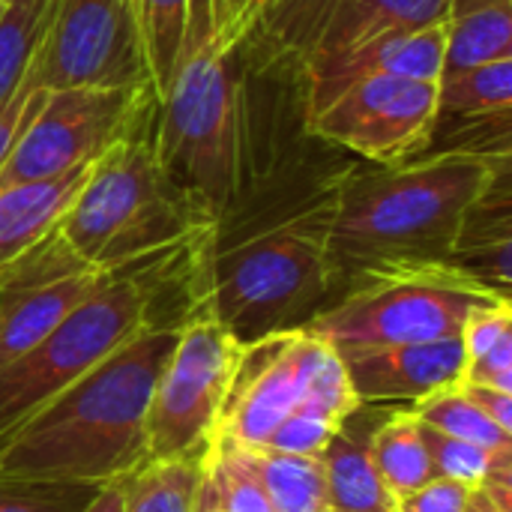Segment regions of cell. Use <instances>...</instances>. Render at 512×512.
<instances>
[{
  "label": "cell",
  "instance_id": "6da1fadb",
  "mask_svg": "<svg viewBox=\"0 0 512 512\" xmlns=\"http://www.w3.org/2000/svg\"><path fill=\"white\" fill-rule=\"evenodd\" d=\"M177 330L147 327L0 444V480L96 483L147 465L144 417Z\"/></svg>",
  "mask_w": 512,
  "mask_h": 512
},
{
  "label": "cell",
  "instance_id": "7a4b0ae2",
  "mask_svg": "<svg viewBox=\"0 0 512 512\" xmlns=\"http://www.w3.org/2000/svg\"><path fill=\"white\" fill-rule=\"evenodd\" d=\"M512 159L423 153L399 165H348L330 198L327 255L339 285L369 267L450 261L468 207Z\"/></svg>",
  "mask_w": 512,
  "mask_h": 512
},
{
  "label": "cell",
  "instance_id": "3957f363",
  "mask_svg": "<svg viewBox=\"0 0 512 512\" xmlns=\"http://www.w3.org/2000/svg\"><path fill=\"white\" fill-rule=\"evenodd\" d=\"M153 114L90 165L57 228L63 246L87 267L126 270L216 231V216L162 168Z\"/></svg>",
  "mask_w": 512,
  "mask_h": 512
},
{
  "label": "cell",
  "instance_id": "277c9868",
  "mask_svg": "<svg viewBox=\"0 0 512 512\" xmlns=\"http://www.w3.org/2000/svg\"><path fill=\"white\" fill-rule=\"evenodd\" d=\"M327 216L330 201L213 252L204 315L240 345L309 327L336 297Z\"/></svg>",
  "mask_w": 512,
  "mask_h": 512
},
{
  "label": "cell",
  "instance_id": "5b68a950",
  "mask_svg": "<svg viewBox=\"0 0 512 512\" xmlns=\"http://www.w3.org/2000/svg\"><path fill=\"white\" fill-rule=\"evenodd\" d=\"M153 147L162 168L216 222L231 207L246 159V75L240 48H189L171 87L156 99Z\"/></svg>",
  "mask_w": 512,
  "mask_h": 512
},
{
  "label": "cell",
  "instance_id": "8992f818",
  "mask_svg": "<svg viewBox=\"0 0 512 512\" xmlns=\"http://www.w3.org/2000/svg\"><path fill=\"white\" fill-rule=\"evenodd\" d=\"M498 300L450 261H399L348 276L309 330L339 354L462 336L468 318Z\"/></svg>",
  "mask_w": 512,
  "mask_h": 512
},
{
  "label": "cell",
  "instance_id": "52a82bcc",
  "mask_svg": "<svg viewBox=\"0 0 512 512\" xmlns=\"http://www.w3.org/2000/svg\"><path fill=\"white\" fill-rule=\"evenodd\" d=\"M147 327H153V291L144 267L114 270L39 345L0 369V444Z\"/></svg>",
  "mask_w": 512,
  "mask_h": 512
},
{
  "label": "cell",
  "instance_id": "ba28073f",
  "mask_svg": "<svg viewBox=\"0 0 512 512\" xmlns=\"http://www.w3.org/2000/svg\"><path fill=\"white\" fill-rule=\"evenodd\" d=\"M246 345L207 315L189 318L153 387L144 417L147 462L204 453L219 429Z\"/></svg>",
  "mask_w": 512,
  "mask_h": 512
},
{
  "label": "cell",
  "instance_id": "9c48e42d",
  "mask_svg": "<svg viewBox=\"0 0 512 512\" xmlns=\"http://www.w3.org/2000/svg\"><path fill=\"white\" fill-rule=\"evenodd\" d=\"M150 87H66L45 90L39 111L0 168V189L33 183L93 165L132 135L150 114Z\"/></svg>",
  "mask_w": 512,
  "mask_h": 512
},
{
  "label": "cell",
  "instance_id": "30bf717a",
  "mask_svg": "<svg viewBox=\"0 0 512 512\" xmlns=\"http://www.w3.org/2000/svg\"><path fill=\"white\" fill-rule=\"evenodd\" d=\"M450 0H276L261 27L240 48L258 75L288 72L318 57L351 48L387 30L447 21Z\"/></svg>",
  "mask_w": 512,
  "mask_h": 512
},
{
  "label": "cell",
  "instance_id": "8fae6325",
  "mask_svg": "<svg viewBox=\"0 0 512 512\" xmlns=\"http://www.w3.org/2000/svg\"><path fill=\"white\" fill-rule=\"evenodd\" d=\"M438 120V84L372 75L303 120V129L369 165H399L429 150Z\"/></svg>",
  "mask_w": 512,
  "mask_h": 512
},
{
  "label": "cell",
  "instance_id": "7c38bea8",
  "mask_svg": "<svg viewBox=\"0 0 512 512\" xmlns=\"http://www.w3.org/2000/svg\"><path fill=\"white\" fill-rule=\"evenodd\" d=\"M33 75L45 90L150 87L129 0H57Z\"/></svg>",
  "mask_w": 512,
  "mask_h": 512
},
{
  "label": "cell",
  "instance_id": "4fadbf2b",
  "mask_svg": "<svg viewBox=\"0 0 512 512\" xmlns=\"http://www.w3.org/2000/svg\"><path fill=\"white\" fill-rule=\"evenodd\" d=\"M327 348L330 342L309 327L246 345L216 435L246 450H264L270 435L303 405Z\"/></svg>",
  "mask_w": 512,
  "mask_h": 512
},
{
  "label": "cell",
  "instance_id": "5bb4252c",
  "mask_svg": "<svg viewBox=\"0 0 512 512\" xmlns=\"http://www.w3.org/2000/svg\"><path fill=\"white\" fill-rule=\"evenodd\" d=\"M111 273L81 264L54 234L0 288V369L39 345Z\"/></svg>",
  "mask_w": 512,
  "mask_h": 512
},
{
  "label": "cell",
  "instance_id": "9a60e30c",
  "mask_svg": "<svg viewBox=\"0 0 512 512\" xmlns=\"http://www.w3.org/2000/svg\"><path fill=\"white\" fill-rule=\"evenodd\" d=\"M447 57V27L444 21L411 27V30H387L351 48L318 54L297 69V87L303 99V120L339 96L345 87L372 78V75H396L438 84L444 78Z\"/></svg>",
  "mask_w": 512,
  "mask_h": 512
},
{
  "label": "cell",
  "instance_id": "2e32d148",
  "mask_svg": "<svg viewBox=\"0 0 512 512\" xmlns=\"http://www.w3.org/2000/svg\"><path fill=\"white\" fill-rule=\"evenodd\" d=\"M339 357L363 405H417L453 387L465 372V348L459 336L417 345L372 348Z\"/></svg>",
  "mask_w": 512,
  "mask_h": 512
},
{
  "label": "cell",
  "instance_id": "e0dca14e",
  "mask_svg": "<svg viewBox=\"0 0 512 512\" xmlns=\"http://www.w3.org/2000/svg\"><path fill=\"white\" fill-rule=\"evenodd\" d=\"M87 171L90 165L51 180L12 183L0 189V288L42 243L57 234Z\"/></svg>",
  "mask_w": 512,
  "mask_h": 512
},
{
  "label": "cell",
  "instance_id": "ac0fdd59",
  "mask_svg": "<svg viewBox=\"0 0 512 512\" xmlns=\"http://www.w3.org/2000/svg\"><path fill=\"white\" fill-rule=\"evenodd\" d=\"M450 264L480 279L501 297L512 288V168H504L489 189L468 207Z\"/></svg>",
  "mask_w": 512,
  "mask_h": 512
},
{
  "label": "cell",
  "instance_id": "d6986e66",
  "mask_svg": "<svg viewBox=\"0 0 512 512\" xmlns=\"http://www.w3.org/2000/svg\"><path fill=\"white\" fill-rule=\"evenodd\" d=\"M369 435V426L354 411L321 453L333 512H396V501L375 468Z\"/></svg>",
  "mask_w": 512,
  "mask_h": 512
},
{
  "label": "cell",
  "instance_id": "ffe728a7",
  "mask_svg": "<svg viewBox=\"0 0 512 512\" xmlns=\"http://www.w3.org/2000/svg\"><path fill=\"white\" fill-rule=\"evenodd\" d=\"M444 75L512 57V0H450Z\"/></svg>",
  "mask_w": 512,
  "mask_h": 512
},
{
  "label": "cell",
  "instance_id": "44dd1931",
  "mask_svg": "<svg viewBox=\"0 0 512 512\" xmlns=\"http://www.w3.org/2000/svg\"><path fill=\"white\" fill-rule=\"evenodd\" d=\"M369 447H372L375 468L393 501L408 498L411 492H417L435 477L423 441V423L414 414V408L387 411L384 420L372 429Z\"/></svg>",
  "mask_w": 512,
  "mask_h": 512
},
{
  "label": "cell",
  "instance_id": "7402d4cb",
  "mask_svg": "<svg viewBox=\"0 0 512 512\" xmlns=\"http://www.w3.org/2000/svg\"><path fill=\"white\" fill-rule=\"evenodd\" d=\"M153 96L162 99L186 45L189 0H129Z\"/></svg>",
  "mask_w": 512,
  "mask_h": 512
},
{
  "label": "cell",
  "instance_id": "603a6c76",
  "mask_svg": "<svg viewBox=\"0 0 512 512\" xmlns=\"http://www.w3.org/2000/svg\"><path fill=\"white\" fill-rule=\"evenodd\" d=\"M276 512H333L321 456L246 450Z\"/></svg>",
  "mask_w": 512,
  "mask_h": 512
},
{
  "label": "cell",
  "instance_id": "cb8c5ba5",
  "mask_svg": "<svg viewBox=\"0 0 512 512\" xmlns=\"http://www.w3.org/2000/svg\"><path fill=\"white\" fill-rule=\"evenodd\" d=\"M57 3V0H54ZM54 3L3 0L0 6V102H6L33 66Z\"/></svg>",
  "mask_w": 512,
  "mask_h": 512
},
{
  "label": "cell",
  "instance_id": "d4e9b609",
  "mask_svg": "<svg viewBox=\"0 0 512 512\" xmlns=\"http://www.w3.org/2000/svg\"><path fill=\"white\" fill-rule=\"evenodd\" d=\"M201 456L147 462L126 480L123 512H189V501L201 474Z\"/></svg>",
  "mask_w": 512,
  "mask_h": 512
},
{
  "label": "cell",
  "instance_id": "484cf974",
  "mask_svg": "<svg viewBox=\"0 0 512 512\" xmlns=\"http://www.w3.org/2000/svg\"><path fill=\"white\" fill-rule=\"evenodd\" d=\"M512 111V57L450 72L438 81V114Z\"/></svg>",
  "mask_w": 512,
  "mask_h": 512
},
{
  "label": "cell",
  "instance_id": "4316f807",
  "mask_svg": "<svg viewBox=\"0 0 512 512\" xmlns=\"http://www.w3.org/2000/svg\"><path fill=\"white\" fill-rule=\"evenodd\" d=\"M426 153H471L483 159H512V111L438 114Z\"/></svg>",
  "mask_w": 512,
  "mask_h": 512
},
{
  "label": "cell",
  "instance_id": "83f0119b",
  "mask_svg": "<svg viewBox=\"0 0 512 512\" xmlns=\"http://www.w3.org/2000/svg\"><path fill=\"white\" fill-rule=\"evenodd\" d=\"M411 408L420 417V423H426L450 438H459V441H468V444H477L486 450H510L512 447V432H504L495 420H489L471 399H465L456 390V384L411 405Z\"/></svg>",
  "mask_w": 512,
  "mask_h": 512
},
{
  "label": "cell",
  "instance_id": "f1b7e54d",
  "mask_svg": "<svg viewBox=\"0 0 512 512\" xmlns=\"http://www.w3.org/2000/svg\"><path fill=\"white\" fill-rule=\"evenodd\" d=\"M204 462L216 480L219 489V501L225 512H276L252 462L246 447L213 435L207 450H204Z\"/></svg>",
  "mask_w": 512,
  "mask_h": 512
},
{
  "label": "cell",
  "instance_id": "f546056e",
  "mask_svg": "<svg viewBox=\"0 0 512 512\" xmlns=\"http://www.w3.org/2000/svg\"><path fill=\"white\" fill-rule=\"evenodd\" d=\"M423 441H426V453H429V462H432V474L435 477H444V480H456V483H465L471 489L483 486V480L512 456L510 450H486V447H477V444H468V441H459V438H450L432 426L423 423Z\"/></svg>",
  "mask_w": 512,
  "mask_h": 512
},
{
  "label": "cell",
  "instance_id": "4dcf8cb0",
  "mask_svg": "<svg viewBox=\"0 0 512 512\" xmlns=\"http://www.w3.org/2000/svg\"><path fill=\"white\" fill-rule=\"evenodd\" d=\"M99 489L96 483L0 480V512H84Z\"/></svg>",
  "mask_w": 512,
  "mask_h": 512
},
{
  "label": "cell",
  "instance_id": "1f68e13d",
  "mask_svg": "<svg viewBox=\"0 0 512 512\" xmlns=\"http://www.w3.org/2000/svg\"><path fill=\"white\" fill-rule=\"evenodd\" d=\"M342 417L330 414L312 399H303V405L270 435L264 450L291 453V456H321L330 438L339 432Z\"/></svg>",
  "mask_w": 512,
  "mask_h": 512
},
{
  "label": "cell",
  "instance_id": "d6a6232c",
  "mask_svg": "<svg viewBox=\"0 0 512 512\" xmlns=\"http://www.w3.org/2000/svg\"><path fill=\"white\" fill-rule=\"evenodd\" d=\"M276 0H216V45L237 51L261 27Z\"/></svg>",
  "mask_w": 512,
  "mask_h": 512
},
{
  "label": "cell",
  "instance_id": "836d02e7",
  "mask_svg": "<svg viewBox=\"0 0 512 512\" xmlns=\"http://www.w3.org/2000/svg\"><path fill=\"white\" fill-rule=\"evenodd\" d=\"M42 96H45V87L36 84V75L30 66V72L24 75L18 90L6 102H0V168L6 162V156L12 153L15 141L21 138V132L27 129V123L33 120V114L39 111Z\"/></svg>",
  "mask_w": 512,
  "mask_h": 512
},
{
  "label": "cell",
  "instance_id": "e575fe53",
  "mask_svg": "<svg viewBox=\"0 0 512 512\" xmlns=\"http://www.w3.org/2000/svg\"><path fill=\"white\" fill-rule=\"evenodd\" d=\"M471 492L474 489L465 483L432 477L426 486H420L408 498L396 501V512H465L468 501H471Z\"/></svg>",
  "mask_w": 512,
  "mask_h": 512
},
{
  "label": "cell",
  "instance_id": "d590c367",
  "mask_svg": "<svg viewBox=\"0 0 512 512\" xmlns=\"http://www.w3.org/2000/svg\"><path fill=\"white\" fill-rule=\"evenodd\" d=\"M459 381L492 387V390L512 396V333H507L501 342H495L483 357L465 363V372Z\"/></svg>",
  "mask_w": 512,
  "mask_h": 512
},
{
  "label": "cell",
  "instance_id": "8d00e7d4",
  "mask_svg": "<svg viewBox=\"0 0 512 512\" xmlns=\"http://www.w3.org/2000/svg\"><path fill=\"white\" fill-rule=\"evenodd\" d=\"M456 390L471 399L489 420H495L504 432H512V396L510 393H501V390H492V387H480V384H465V381H456Z\"/></svg>",
  "mask_w": 512,
  "mask_h": 512
},
{
  "label": "cell",
  "instance_id": "74e56055",
  "mask_svg": "<svg viewBox=\"0 0 512 512\" xmlns=\"http://www.w3.org/2000/svg\"><path fill=\"white\" fill-rule=\"evenodd\" d=\"M189 512H225L222 501H219L216 480H213L204 456H201V474H198V483H195V492H192V501H189Z\"/></svg>",
  "mask_w": 512,
  "mask_h": 512
},
{
  "label": "cell",
  "instance_id": "f35d334b",
  "mask_svg": "<svg viewBox=\"0 0 512 512\" xmlns=\"http://www.w3.org/2000/svg\"><path fill=\"white\" fill-rule=\"evenodd\" d=\"M132 477V474H129ZM129 477H120V480H111L99 489V495L90 501V507L84 512H123L126 507V480Z\"/></svg>",
  "mask_w": 512,
  "mask_h": 512
},
{
  "label": "cell",
  "instance_id": "ab89813d",
  "mask_svg": "<svg viewBox=\"0 0 512 512\" xmlns=\"http://www.w3.org/2000/svg\"><path fill=\"white\" fill-rule=\"evenodd\" d=\"M465 512H510V510H504V507H498L480 486L471 492V501H468V510Z\"/></svg>",
  "mask_w": 512,
  "mask_h": 512
},
{
  "label": "cell",
  "instance_id": "60d3db41",
  "mask_svg": "<svg viewBox=\"0 0 512 512\" xmlns=\"http://www.w3.org/2000/svg\"><path fill=\"white\" fill-rule=\"evenodd\" d=\"M39 3H45V6H48V3H54V0H39Z\"/></svg>",
  "mask_w": 512,
  "mask_h": 512
}]
</instances>
